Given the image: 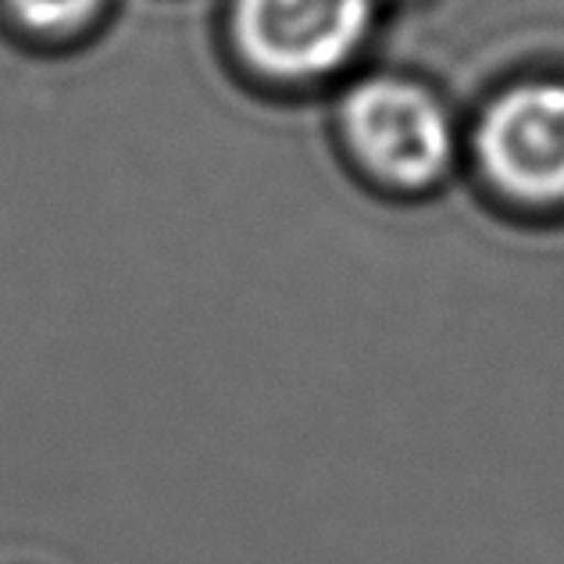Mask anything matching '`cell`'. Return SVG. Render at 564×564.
<instances>
[{"instance_id":"obj_1","label":"cell","mask_w":564,"mask_h":564,"mask_svg":"<svg viewBox=\"0 0 564 564\" xmlns=\"http://www.w3.org/2000/svg\"><path fill=\"white\" fill-rule=\"evenodd\" d=\"M354 161L393 189H429L451 172L457 140L443 100L400 76H368L339 104Z\"/></svg>"},{"instance_id":"obj_2","label":"cell","mask_w":564,"mask_h":564,"mask_svg":"<svg viewBox=\"0 0 564 564\" xmlns=\"http://www.w3.org/2000/svg\"><path fill=\"white\" fill-rule=\"evenodd\" d=\"M376 0H232L229 36L243 65L279 83L339 72L361 51Z\"/></svg>"},{"instance_id":"obj_3","label":"cell","mask_w":564,"mask_h":564,"mask_svg":"<svg viewBox=\"0 0 564 564\" xmlns=\"http://www.w3.org/2000/svg\"><path fill=\"white\" fill-rule=\"evenodd\" d=\"M475 158L511 200L564 204V83H522L489 100L475 126Z\"/></svg>"},{"instance_id":"obj_4","label":"cell","mask_w":564,"mask_h":564,"mask_svg":"<svg viewBox=\"0 0 564 564\" xmlns=\"http://www.w3.org/2000/svg\"><path fill=\"white\" fill-rule=\"evenodd\" d=\"M8 22L36 40H68L90 29L108 0H0Z\"/></svg>"}]
</instances>
